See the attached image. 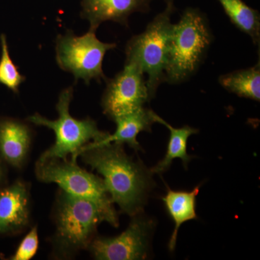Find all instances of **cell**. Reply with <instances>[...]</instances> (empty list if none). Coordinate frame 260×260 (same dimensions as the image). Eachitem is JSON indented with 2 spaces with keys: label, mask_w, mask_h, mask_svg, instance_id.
<instances>
[{
  "label": "cell",
  "mask_w": 260,
  "mask_h": 260,
  "mask_svg": "<svg viewBox=\"0 0 260 260\" xmlns=\"http://www.w3.org/2000/svg\"><path fill=\"white\" fill-rule=\"evenodd\" d=\"M84 164L102 176L113 203L130 217L142 213L153 188L152 173L124 151V145L90 143L78 154Z\"/></svg>",
  "instance_id": "obj_1"
},
{
  "label": "cell",
  "mask_w": 260,
  "mask_h": 260,
  "mask_svg": "<svg viewBox=\"0 0 260 260\" xmlns=\"http://www.w3.org/2000/svg\"><path fill=\"white\" fill-rule=\"evenodd\" d=\"M51 218L54 232L51 238V255L55 259H72L87 250L97 228L104 221L99 208L89 200L59 189L53 205Z\"/></svg>",
  "instance_id": "obj_2"
},
{
  "label": "cell",
  "mask_w": 260,
  "mask_h": 260,
  "mask_svg": "<svg viewBox=\"0 0 260 260\" xmlns=\"http://www.w3.org/2000/svg\"><path fill=\"white\" fill-rule=\"evenodd\" d=\"M73 93V87L63 89L59 93L56 104L58 118L55 120L47 119L39 113L27 118L26 121L30 124L47 127L55 135L54 144L41 154L37 161L51 159L68 160L69 156L73 161H77L78 154L84 146L90 143H102L109 136V133L99 129L96 121L91 118L78 119L70 114Z\"/></svg>",
  "instance_id": "obj_3"
},
{
  "label": "cell",
  "mask_w": 260,
  "mask_h": 260,
  "mask_svg": "<svg viewBox=\"0 0 260 260\" xmlns=\"http://www.w3.org/2000/svg\"><path fill=\"white\" fill-rule=\"evenodd\" d=\"M212 42L205 15L186 8L177 24H173L169 44L166 82L179 84L189 79L199 68Z\"/></svg>",
  "instance_id": "obj_4"
},
{
  "label": "cell",
  "mask_w": 260,
  "mask_h": 260,
  "mask_svg": "<svg viewBox=\"0 0 260 260\" xmlns=\"http://www.w3.org/2000/svg\"><path fill=\"white\" fill-rule=\"evenodd\" d=\"M35 173L41 182L54 183L70 194L92 202L102 212L104 221L112 226H119L117 212L102 178L79 167L77 161L68 159L37 161Z\"/></svg>",
  "instance_id": "obj_5"
},
{
  "label": "cell",
  "mask_w": 260,
  "mask_h": 260,
  "mask_svg": "<svg viewBox=\"0 0 260 260\" xmlns=\"http://www.w3.org/2000/svg\"><path fill=\"white\" fill-rule=\"evenodd\" d=\"M174 11L166 8L148 24L144 32L131 38L126 46L125 63H134L148 74L146 84L150 101L155 97L159 85L166 82L169 44L173 28L171 16Z\"/></svg>",
  "instance_id": "obj_6"
},
{
  "label": "cell",
  "mask_w": 260,
  "mask_h": 260,
  "mask_svg": "<svg viewBox=\"0 0 260 260\" xmlns=\"http://www.w3.org/2000/svg\"><path fill=\"white\" fill-rule=\"evenodd\" d=\"M95 32L89 29L84 35L76 36L68 30L56 39V61L59 68L71 73L75 81L83 80L87 85L93 80L107 82L103 61L107 51L116 47L114 43L98 39Z\"/></svg>",
  "instance_id": "obj_7"
},
{
  "label": "cell",
  "mask_w": 260,
  "mask_h": 260,
  "mask_svg": "<svg viewBox=\"0 0 260 260\" xmlns=\"http://www.w3.org/2000/svg\"><path fill=\"white\" fill-rule=\"evenodd\" d=\"M106 83L102 107L104 114L113 121L150 102L144 73L134 63H125L124 69Z\"/></svg>",
  "instance_id": "obj_8"
},
{
  "label": "cell",
  "mask_w": 260,
  "mask_h": 260,
  "mask_svg": "<svg viewBox=\"0 0 260 260\" xmlns=\"http://www.w3.org/2000/svg\"><path fill=\"white\" fill-rule=\"evenodd\" d=\"M153 222L142 215L132 217L131 222L124 232L114 237L95 236L88 249L98 260L144 259L148 255V248Z\"/></svg>",
  "instance_id": "obj_9"
},
{
  "label": "cell",
  "mask_w": 260,
  "mask_h": 260,
  "mask_svg": "<svg viewBox=\"0 0 260 260\" xmlns=\"http://www.w3.org/2000/svg\"><path fill=\"white\" fill-rule=\"evenodd\" d=\"M31 222V194L27 181L18 179L0 189V235L26 231Z\"/></svg>",
  "instance_id": "obj_10"
},
{
  "label": "cell",
  "mask_w": 260,
  "mask_h": 260,
  "mask_svg": "<svg viewBox=\"0 0 260 260\" xmlns=\"http://www.w3.org/2000/svg\"><path fill=\"white\" fill-rule=\"evenodd\" d=\"M152 0H81V18L88 20L90 30L96 31L99 25L112 21L128 27L130 15L148 13Z\"/></svg>",
  "instance_id": "obj_11"
},
{
  "label": "cell",
  "mask_w": 260,
  "mask_h": 260,
  "mask_svg": "<svg viewBox=\"0 0 260 260\" xmlns=\"http://www.w3.org/2000/svg\"><path fill=\"white\" fill-rule=\"evenodd\" d=\"M34 138L30 123L15 118L0 119V157L17 169L25 167Z\"/></svg>",
  "instance_id": "obj_12"
},
{
  "label": "cell",
  "mask_w": 260,
  "mask_h": 260,
  "mask_svg": "<svg viewBox=\"0 0 260 260\" xmlns=\"http://www.w3.org/2000/svg\"><path fill=\"white\" fill-rule=\"evenodd\" d=\"M153 111L143 107L134 112L116 118V131L112 135L109 134L107 139L101 143H114L118 144H126L135 151L143 150L137 138L141 132H151V126L155 123Z\"/></svg>",
  "instance_id": "obj_13"
},
{
  "label": "cell",
  "mask_w": 260,
  "mask_h": 260,
  "mask_svg": "<svg viewBox=\"0 0 260 260\" xmlns=\"http://www.w3.org/2000/svg\"><path fill=\"white\" fill-rule=\"evenodd\" d=\"M200 186L193 190L174 191L168 189L167 194L162 198L168 213L174 223V230L169 242V249H175L178 232L183 223L198 219L196 214V198L199 194Z\"/></svg>",
  "instance_id": "obj_14"
},
{
  "label": "cell",
  "mask_w": 260,
  "mask_h": 260,
  "mask_svg": "<svg viewBox=\"0 0 260 260\" xmlns=\"http://www.w3.org/2000/svg\"><path fill=\"white\" fill-rule=\"evenodd\" d=\"M155 123H160L167 126L170 131V138L168 143L167 154L161 160L150 170V172L152 174H161L167 172L172 165L173 160L177 158L181 159L183 165L186 168L188 162L193 158V156L188 155L186 151L188 139L191 135L197 134L199 130L187 125L181 128L173 127L156 114H155Z\"/></svg>",
  "instance_id": "obj_15"
},
{
  "label": "cell",
  "mask_w": 260,
  "mask_h": 260,
  "mask_svg": "<svg viewBox=\"0 0 260 260\" xmlns=\"http://www.w3.org/2000/svg\"><path fill=\"white\" fill-rule=\"evenodd\" d=\"M219 83L229 91L239 96L259 102L260 65L237 70L219 78Z\"/></svg>",
  "instance_id": "obj_16"
},
{
  "label": "cell",
  "mask_w": 260,
  "mask_h": 260,
  "mask_svg": "<svg viewBox=\"0 0 260 260\" xmlns=\"http://www.w3.org/2000/svg\"><path fill=\"white\" fill-rule=\"evenodd\" d=\"M232 23L241 31L247 34L253 42H260V15L257 10L242 0H218Z\"/></svg>",
  "instance_id": "obj_17"
},
{
  "label": "cell",
  "mask_w": 260,
  "mask_h": 260,
  "mask_svg": "<svg viewBox=\"0 0 260 260\" xmlns=\"http://www.w3.org/2000/svg\"><path fill=\"white\" fill-rule=\"evenodd\" d=\"M1 57H0V84L18 93L20 85L25 80V77L20 74L18 67L10 57L9 47L6 35L0 36Z\"/></svg>",
  "instance_id": "obj_18"
},
{
  "label": "cell",
  "mask_w": 260,
  "mask_h": 260,
  "mask_svg": "<svg viewBox=\"0 0 260 260\" xmlns=\"http://www.w3.org/2000/svg\"><path fill=\"white\" fill-rule=\"evenodd\" d=\"M39 245V232L37 225L30 228L26 235L10 257L11 260H30L37 254Z\"/></svg>",
  "instance_id": "obj_19"
},
{
  "label": "cell",
  "mask_w": 260,
  "mask_h": 260,
  "mask_svg": "<svg viewBox=\"0 0 260 260\" xmlns=\"http://www.w3.org/2000/svg\"><path fill=\"white\" fill-rule=\"evenodd\" d=\"M5 177V170L3 164L0 161V184L3 182Z\"/></svg>",
  "instance_id": "obj_20"
},
{
  "label": "cell",
  "mask_w": 260,
  "mask_h": 260,
  "mask_svg": "<svg viewBox=\"0 0 260 260\" xmlns=\"http://www.w3.org/2000/svg\"><path fill=\"white\" fill-rule=\"evenodd\" d=\"M164 1L167 5V8L176 10L175 6H174V0H164Z\"/></svg>",
  "instance_id": "obj_21"
}]
</instances>
